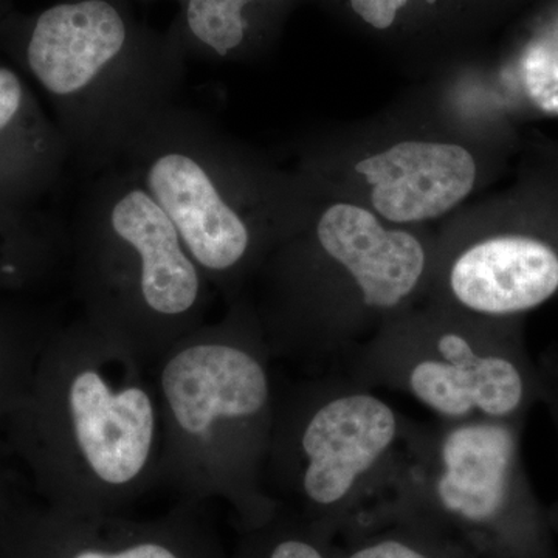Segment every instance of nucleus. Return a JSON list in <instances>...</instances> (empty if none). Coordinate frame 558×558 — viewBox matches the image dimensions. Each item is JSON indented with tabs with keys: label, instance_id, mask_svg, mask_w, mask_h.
Returning a JSON list of instances; mask_svg holds the SVG:
<instances>
[{
	"label": "nucleus",
	"instance_id": "f257e3e1",
	"mask_svg": "<svg viewBox=\"0 0 558 558\" xmlns=\"http://www.w3.org/2000/svg\"><path fill=\"white\" fill-rule=\"evenodd\" d=\"M388 523L427 529L476 558H557L521 472L520 421L410 418L379 495L351 526Z\"/></svg>",
	"mask_w": 558,
	"mask_h": 558
},
{
	"label": "nucleus",
	"instance_id": "f03ea898",
	"mask_svg": "<svg viewBox=\"0 0 558 558\" xmlns=\"http://www.w3.org/2000/svg\"><path fill=\"white\" fill-rule=\"evenodd\" d=\"M131 33L109 0L58 3L33 25L24 61L47 95L70 154L106 170L143 120L174 102L178 70L130 53Z\"/></svg>",
	"mask_w": 558,
	"mask_h": 558
},
{
	"label": "nucleus",
	"instance_id": "7ed1b4c3",
	"mask_svg": "<svg viewBox=\"0 0 558 558\" xmlns=\"http://www.w3.org/2000/svg\"><path fill=\"white\" fill-rule=\"evenodd\" d=\"M498 322L461 311L396 314L341 362V373L409 395L439 421H520L539 384Z\"/></svg>",
	"mask_w": 558,
	"mask_h": 558
},
{
	"label": "nucleus",
	"instance_id": "20e7f679",
	"mask_svg": "<svg viewBox=\"0 0 558 558\" xmlns=\"http://www.w3.org/2000/svg\"><path fill=\"white\" fill-rule=\"evenodd\" d=\"M409 422L374 389L332 374L275 410L266 459L332 539L379 495Z\"/></svg>",
	"mask_w": 558,
	"mask_h": 558
},
{
	"label": "nucleus",
	"instance_id": "39448f33",
	"mask_svg": "<svg viewBox=\"0 0 558 558\" xmlns=\"http://www.w3.org/2000/svg\"><path fill=\"white\" fill-rule=\"evenodd\" d=\"M112 165L167 213L209 281L226 282L248 266L258 238L252 182L205 117L175 102L163 106L138 124Z\"/></svg>",
	"mask_w": 558,
	"mask_h": 558
},
{
	"label": "nucleus",
	"instance_id": "423d86ee",
	"mask_svg": "<svg viewBox=\"0 0 558 558\" xmlns=\"http://www.w3.org/2000/svg\"><path fill=\"white\" fill-rule=\"evenodd\" d=\"M83 240L90 299L102 319L179 325L199 311L207 277L167 213L119 165L95 183Z\"/></svg>",
	"mask_w": 558,
	"mask_h": 558
},
{
	"label": "nucleus",
	"instance_id": "0eeeda50",
	"mask_svg": "<svg viewBox=\"0 0 558 558\" xmlns=\"http://www.w3.org/2000/svg\"><path fill=\"white\" fill-rule=\"evenodd\" d=\"M160 388L185 439L218 442L222 475L253 490L275 418L274 385L260 341L234 332L191 343L168 360Z\"/></svg>",
	"mask_w": 558,
	"mask_h": 558
},
{
	"label": "nucleus",
	"instance_id": "6e6552de",
	"mask_svg": "<svg viewBox=\"0 0 558 558\" xmlns=\"http://www.w3.org/2000/svg\"><path fill=\"white\" fill-rule=\"evenodd\" d=\"M73 439L87 472L124 486L145 472L157 432L154 400L140 385L116 387L100 369L84 366L69 385Z\"/></svg>",
	"mask_w": 558,
	"mask_h": 558
},
{
	"label": "nucleus",
	"instance_id": "1a4fd4ad",
	"mask_svg": "<svg viewBox=\"0 0 558 558\" xmlns=\"http://www.w3.org/2000/svg\"><path fill=\"white\" fill-rule=\"evenodd\" d=\"M457 311L505 319L538 307L558 292V253L524 234H498L459 250L444 274Z\"/></svg>",
	"mask_w": 558,
	"mask_h": 558
},
{
	"label": "nucleus",
	"instance_id": "9d476101",
	"mask_svg": "<svg viewBox=\"0 0 558 558\" xmlns=\"http://www.w3.org/2000/svg\"><path fill=\"white\" fill-rule=\"evenodd\" d=\"M315 247L340 260L359 279L371 307L388 319L421 288L428 253L409 231L389 230L368 209L326 208L315 223Z\"/></svg>",
	"mask_w": 558,
	"mask_h": 558
},
{
	"label": "nucleus",
	"instance_id": "9b49d317",
	"mask_svg": "<svg viewBox=\"0 0 558 558\" xmlns=\"http://www.w3.org/2000/svg\"><path fill=\"white\" fill-rule=\"evenodd\" d=\"M371 202L391 222L439 218L469 196L476 165L468 149L449 143L403 142L359 161Z\"/></svg>",
	"mask_w": 558,
	"mask_h": 558
},
{
	"label": "nucleus",
	"instance_id": "f8f14e48",
	"mask_svg": "<svg viewBox=\"0 0 558 558\" xmlns=\"http://www.w3.org/2000/svg\"><path fill=\"white\" fill-rule=\"evenodd\" d=\"M70 154L24 80L0 68V204L22 208L49 189Z\"/></svg>",
	"mask_w": 558,
	"mask_h": 558
},
{
	"label": "nucleus",
	"instance_id": "ddd939ff",
	"mask_svg": "<svg viewBox=\"0 0 558 558\" xmlns=\"http://www.w3.org/2000/svg\"><path fill=\"white\" fill-rule=\"evenodd\" d=\"M340 535L333 558H476L449 538L407 524H359Z\"/></svg>",
	"mask_w": 558,
	"mask_h": 558
},
{
	"label": "nucleus",
	"instance_id": "4468645a",
	"mask_svg": "<svg viewBox=\"0 0 558 558\" xmlns=\"http://www.w3.org/2000/svg\"><path fill=\"white\" fill-rule=\"evenodd\" d=\"M252 2L255 0H189L186 27L201 46L216 57L227 58L244 43V9Z\"/></svg>",
	"mask_w": 558,
	"mask_h": 558
},
{
	"label": "nucleus",
	"instance_id": "2eb2a0df",
	"mask_svg": "<svg viewBox=\"0 0 558 558\" xmlns=\"http://www.w3.org/2000/svg\"><path fill=\"white\" fill-rule=\"evenodd\" d=\"M521 76L529 100L543 112L558 116V17L524 50Z\"/></svg>",
	"mask_w": 558,
	"mask_h": 558
},
{
	"label": "nucleus",
	"instance_id": "dca6fc26",
	"mask_svg": "<svg viewBox=\"0 0 558 558\" xmlns=\"http://www.w3.org/2000/svg\"><path fill=\"white\" fill-rule=\"evenodd\" d=\"M266 558H333V543L317 531L310 535H281L270 543Z\"/></svg>",
	"mask_w": 558,
	"mask_h": 558
},
{
	"label": "nucleus",
	"instance_id": "f3484780",
	"mask_svg": "<svg viewBox=\"0 0 558 558\" xmlns=\"http://www.w3.org/2000/svg\"><path fill=\"white\" fill-rule=\"evenodd\" d=\"M349 2L363 21L368 22L374 28L385 31L391 27L398 11L409 0H349Z\"/></svg>",
	"mask_w": 558,
	"mask_h": 558
},
{
	"label": "nucleus",
	"instance_id": "a211bd4d",
	"mask_svg": "<svg viewBox=\"0 0 558 558\" xmlns=\"http://www.w3.org/2000/svg\"><path fill=\"white\" fill-rule=\"evenodd\" d=\"M75 558H178L165 546L145 543V545L132 546L120 553H101V550H84Z\"/></svg>",
	"mask_w": 558,
	"mask_h": 558
},
{
	"label": "nucleus",
	"instance_id": "6ab92c4d",
	"mask_svg": "<svg viewBox=\"0 0 558 558\" xmlns=\"http://www.w3.org/2000/svg\"><path fill=\"white\" fill-rule=\"evenodd\" d=\"M557 515H558V512H557Z\"/></svg>",
	"mask_w": 558,
	"mask_h": 558
}]
</instances>
